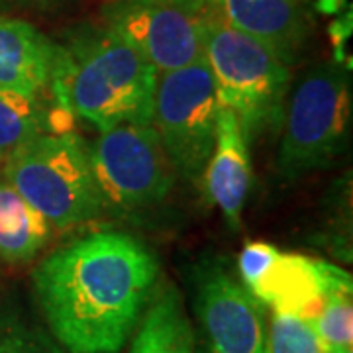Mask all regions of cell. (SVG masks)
<instances>
[{
	"mask_svg": "<svg viewBox=\"0 0 353 353\" xmlns=\"http://www.w3.org/2000/svg\"><path fill=\"white\" fill-rule=\"evenodd\" d=\"M220 18L292 65L308 36L303 0H212Z\"/></svg>",
	"mask_w": 353,
	"mask_h": 353,
	"instance_id": "7c38bea8",
	"label": "cell"
},
{
	"mask_svg": "<svg viewBox=\"0 0 353 353\" xmlns=\"http://www.w3.org/2000/svg\"><path fill=\"white\" fill-rule=\"evenodd\" d=\"M128 353H196L192 320L175 285H157Z\"/></svg>",
	"mask_w": 353,
	"mask_h": 353,
	"instance_id": "5bb4252c",
	"label": "cell"
},
{
	"mask_svg": "<svg viewBox=\"0 0 353 353\" xmlns=\"http://www.w3.org/2000/svg\"><path fill=\"white\" fill-rule=\"evenodd\" d=\"M157 71L110 28L79 30L57 48L51 99L99 132L152 124Z\"/></svg>",
	"mask_w": 353,
	"mask_h": 353,
	"instance_id": "7a4b0ae2",
	"label": "cell"
},
{
	"mask_svg": "<svg viewBox=\"0 0 353 353\" xmlns=\"http://www.w3.org/2000/svg\"><path fill=\"white\" fill-rule=\"evenodd\" d=\"M212 8V0H116L104 10V26L161 75L204 59Z\"/></svg>",
	"mask_w": 353,
	"mask_h": 353,
	"instance_id": "ba28073f",
	"label": "cell"
},
{
	"mask_svg": "<svg viewBox=\"0 0 353 353\" xmlns=\"http://www.w3.org/2000/svg\"><path fill=\"white\" fill-rule=\"evenodd\" d=\"M0 353H67L51 336L43 320L18 296H6L0 304Z\"/></svg>",
	"mask_w": 353,
	"mask_h": 353,
	"instance_id": "e0dca14e",
	"label": "cell"
},
{
	"mask_svg": "<svg viewBox=\"0 0 353 353\" xmlns=\"http://www.w3.org/2000/svg\"><path fill=\"white\" fill-rule=\"evenodd\" d=\"M152 248L116 230L90 232L43 257L34 296L51 336L67 353H120L159 285Z\"/></svg>",
	"mask_w": 353,
	"mask_h": 353,
	"instance_id": "6da1fadb",
	"label": "cell"
},
{
	"mask_svg": "<svg viewBox=\"0 0 353 353\" xmlns=\"http://www.w3.org/2000/svg\"><path fill=\"white\" fill-rule=\"evenodd\" d=\"M277 253V248L267 241L245 243V248L241 250L240 257H238V273H240V281L245 289L252 290L265 277V273L275 261Z\"/></svg>",
	"mask_w": 353,
	"mask_h": 353,
	"instance_id": "ffe728a7",
	"label": "cell"
},
{
	"mask_svg": "<svg viewBox=\"0 0 353 353\" xmlns=\"http://www.w3.org/2000/svg\"><path fill=\"white\" fill-rule=\"evenodd\" d=\"M57 48L36 26L0 14V87L51 97Z\"/></svg>",
	"mask_w": 353,
	"mask_h": 353,
	"instance_id": "4fadbf2b",
	"label": "cell"
},
{
	"mask_svg": "<svg viewBox=\"0 0 353 353\" xmlns=\"http://www.w3.org/2000/svg\"><path fill=\"white\" fill-rule=\"evenodd\" d=\"M204 61L220 106L238 116L245 138L283 120L290 69L261 41L226 24L212 8L204 32Z\"/></svg>",
	"mask_w": 353,
	"mask_h": 353,
	"instance_id": "277c9868",
	"label": "cell"
},
{
	"mask_svg": "<svg viewBox=\"0 0 353 353\" xmlns=\"http://www.w3.org/2000/svg\"><path fill=\"white\" fill-rule=\"evenodd\" d=\"M202 179L210 202L224 214L232 230H240L241 212L252 187L250 139L238 116L224 106L218 110L214 145Z\"/></svg>",
	"mask_w": 353,
	"mask_h": 353,
	"instance_id": "8fae6325",
	"label": "cell"
},
{
	"mask_svg": "<svg viewBox=\"0 0 353 353\" xmlns=\"http://www.w3.org/2000/svg\"><path fill=\"white\" fill-rule=\"evenodd\" d=\"M61 0H0V6H16V8H28V6H48Z\"/></svg>",
	"mask_w": 353,
	"mask_h": 353,
	"instance_id": "44dd1931",
	"label": "cell"
},
{
	"mask_svg": "<svg viewBox=\"0 0 353 353\" xmlns=\"http://www.w3.org/2000/svg\"><path fill=\"white\" fill-rule=\"evenodd\" d=\"M53 99L0 87V165L28 139L50 132Z\"/></svg>",
	"mask_w": 353,
	"mask_h": 353,
	"instance_id": "2e32d148",
	"label": "cell"
},
{
	"mask_svg": "<svg viewBox=\"0 0 353 353\" xmlns=\"http://www.w3.org/2000/svg\"><path fill=\"white\" fill-rule=\"evenodd\" d=\"M192 316L196 353H267L265 306L220 261L194 271Z\"/></svg>",
	"mask_w": 353,
	"mask_h": 353,
	"instance_id": "9c48e42d",
	"label": "cell"
},
{
	"mask_svg": "<svg viewBox=\"0 0 353 353\" xmlns=\"http://www.w3.org/2000/svg\"><path fill=\"white\" fill-rule=\"evenodd\" d=\"M53 226L0 176V259L26 265L34 261L50 243Z\"/></svg>",
	"mask_w": 353,
	"mask_h": 353,
	"instance_id": "9a60e30c",
	"label": "cell"
},
{
	"mask_svg": "<svg viewBox=\"0 0 353 353\" xmlns=\"http://www.w3.org/2000/svg\"><path fill=\"white\" fill-rule=\"evenodd\" d=\"M352 126V81L345 67L322 63L294 87L283 112L277 169L285 181L322 171L340 157Z\"/></svg>",
	"mask_w": 353,
	"mask_h": 353,
	"instance_id": "5b68a950",
	"label": "cell"
},
{
	"mask_svg": "<svg viewBox=\"0 0 353 353\" xmlns=\"http://www.w3.org/2000/svg\"><path fill=\"white\" fill-rule=\"evenodd\" d=\"M267 353H328V350L310 320L273 310L267 326Z\"/></svg>",
	"mask_w": 353,
	"mask_h": 353,
	"instance_id": "d6986e66",
	"label": "cell"
},
{
	"mask_svg": "<svg viewBox=\"0 0 353 353\" xmlns=\"http://www.w3.org/2000/svg\"><path fill=\"white\" fill-rule=\"evenodd\" d=\"M92 169L104 212L141 214L159 206L175 183L153 124H124L101 132L90 143Z\"/></svg>",
	"mask_w": 353,
	"mask_h": 353,
	"instance_id": "8992f818",
	"label": "cell"
},
{
	"mask_svg": "<svg viewBox=\"0 0 353 353\" xmlns=\"http://www.w3.org/2000/svg\"><path fill=\"white\" fill-rule=\"evenodd\" d=\"M353 290L326 294L320 310L310 320L328 353H353Z\"/></svg>",
	"mask_w": 353,
	"mask_h": 353,
	"instance_id": "ac0fdd59",
	"label": "cell"
},
{
	"mask_svg": "<svg viewBox=\"0 0 353 353\" xmlns=\"http://www.w3.org/2000/svg\"><path fill=\"white\" fill-rule=\"evenodd\" d=\"M2 176L55 230L104 214L90 143L75 132H43L28 139L2 161Z\"/></svg>",
	"mask_w": 353,
	"mask_h": 353,
	"instance_id": "3957f363",
	"label": "cell"
},
{
	"mask_svg": "<svg viewBox=\"0 0 353 353\" xmlns=\"http://www.w3.org/2000/svg\"><path fill=\"white\" fill-rule=\"evenodd\" d=\"M353 290L352 275L341 267L303 253L279 252L265 277L250 292L275 312L312 320L326 294Z\"/></svg>",
	"mask_w": 353,
	"mask_h": 353,
	"instance_id": "30bf717a",
	"label": "cell"
},
{
	"mask_svg": "<svg viewBox=\"0 0 353 353\" xmlns=\"http://www.w3.org/2000/svg\"><path fill=\"white\" fill-rule=\"evenodd\" d=\"M220 102L206 61L157 75L152 124L175 173L190 183L204 175L214 145Z\"/></svg>",
	"mask_w": 353,
	"mask_h": 353,
	"instance_id": "52a82bcc",
	"label": "cell"
}]
</instances>
